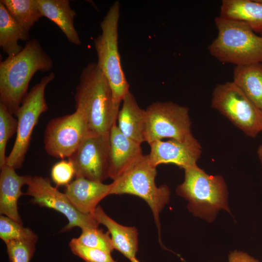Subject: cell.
Wrapping results in <instances>:
<instances>
[{
  "instance_id": "4dcf8cb0",
  "label": "cell",
  "mask_w": 262,
  "mask_h": 262,
  "mask_svg": "<svg viewBox=\"0 0 262 262\" xmlns=\"http://www.w3.org/2000/svg\"><path fill=\"white\" fill-rule=\"evenodd\" d=\"M257 153L262 167V144L258 147Z\"/></svg>"
},
{
  "instance_id": "44dd1931",
  "label": "cell",
  "mask_w": 262,
  "mask_h": 262,
  "mask_svg": "<svg viewBox=\"0 0 262 262\" xmlns=\"http://www.w3.org/2000/svg\"><path fill=\"white\" fill-rule=\"evenodd\" d=\"M233 82L262 111V63L235 66Z\"/></svg>"
},
{
  "instance_id": "5bb4252c",
  "label": "cell",
  "mask_w": 262,
  "mask_h": 262,
  "mask_svg": "<svg viewBox=\"0 0 262 262\" xmlns=\"http://www.w3.org/2000/svg\"><path fill=\"white\" fill-rule=\"evenodd\" d=\"M110 184L76 177L66 185L65 193L78 211L92 215L99 203L110 195Z\"/></svg>"
},
{
  "instance_id": "2e32d148",
  "label": "cell",
  "mask_w": 262,
  "mask_h": 262,
  "mask_svg": "<svg viewBox=\"0 0 262 262\" xmlns=\"http://www.w3.org/2000/svg\"><path fill=\"white\" fill-rule=\"evenodd\" d=\"M16 169L7 165L0 168V213L23 224L18 211V200L23 193L21 189L27 185L28 175L20 176Z\"/></svg>"
},
{
  "instance_id": "6da1fadb",
  "label": "cell",
  "mask_w": 262,
  "mask_h": 262,
  "mask_svg": "<svg viewBox=\"0 0 262 262\" xmlns=\"http://www.w3.org/2000/svg\"><path fill=\"white\" fill-rule=\"evenodd\" d=\"M76 110L84 116L92 134H109L120 103L115 101L109 82L97 62L82 69L74 95Z\"/></svg>"
},
{
  "instance_id": "5b68a950",
  "label": "cell",
  "mask_w": 262,
  "mask_h": 262,
  "mask_svg": "<svg viewBox=\"0 0 262 262\" xmlns=\"http://www.w3.org/2000/svg\"><path fill=\"white\" fill-rule=\"evenodd\" d=\"M156 167L141 155L110 184V195L129 194L144 199L150 207L160 234L159 214L167 204L170 191L166 185L158 187Z\"/></svg>"
},
{
  "instance_id": "9c48e42d",
  "label": "cell",
  "mask_w": 262,
  "mask_h": 262,
  "mask_svg": "<svg viewBox=\"0 0 262 262\" xmlns=\"http://www.w3.org/2000/svg\"><path fill=\"white\" fill-rule=\"evenodd\" d=\"M146 111L145 142L164 138L183 141L192 136L189 109L171 101L156 102Z\"/></svg>"
},
{
  "instance_id": "7402d4cb",
  "label": "cell",
  "mask_w": 262,
  "mask_h": 262,
  "mask_svg": "<svg viewBox=\"0 0 262 262\" xmlns=\"http://www.w3.org/2000/svg\"><path fill=\"white\" fill-rule=\"evenodd\" d=\"M29 38V32L12 17L0 2V47L4 52L9 57L17 55L23 49L18 41H26Z\"/></svg>"
},
{
  "instance_id": "8992f818",
  "label": "cell",
  "mask_w": 262,
  "mask_h": 262,
  "mask_svg": "<svg viewBox=\"0 0 262 262\" xmlns=\"http://www.w3.org/2000/svg\"><path fill=\"white\" fill-rule=\"evenodd\" d=\"M120 2H114L100 24L101 33L94 41L98 66L107 78L115 102L120 103L130 91L118 50Z\"/></svg>"
},
{
  "instance_id": "d6986e66",
  "label": "cell",
  "mask_w": 262,
  "mask_h": 262,
  "mask_svg": "<svg viewBox=\"0 0 262 262\" xmlns=\"http://www.w3.org/2000/svg\"><path fill=\"white\" fill-rule=\"evenodd\" d=\"M38 6L43 16L54 22L71 43L82 44L74 26L76 13L70 6L68 0H37Z\"/></svg>"
},
{
  "instance_id": "ffe728a7",
  "label": "cell",
  "mask_w": 262,
  "mask_h": 262,
  "mask_svg": "<svg viewBox=\"0 0 262 262\" xmlns=\"http://www.w3.org/2000/svg\"><path fill=\"white\" fill-rule=\"evenodd\" d=\"M220 16L247 24L255 32H262V3L258 0H223Z\"/></svg>"
},
{
  "instance_id": "e0dca14e",
  "label": "cell",
  "mask_w": 262,
  "mask_h": 262,
  "mask_svg": "<svg viewBox=\"0 0 262 262\" xmlns=\"http://www.w3.org/2000/svg\"><path fill=\"white\" fill-rule=\"evenodd\" d=\"M92 215L99 224L108 229L115 249L130 261L136 258L138 250V233L134 227H127L117 223L99 205Z\"/></svg>"
},
{
  "instance_id": "ac0fdd59",
  "label": "cell",
  "mask_w": 262,
  "mask_h": 262,
  "mask_svg": "<svg viewBox=\"0 0 262 262\" xmlns=\"http://www.w3.org/2000/svg\"><path fill=\"white\" fill-rule=\"evenodd\" d=\"M122 101L117 116V126L126 136L141 145L145 142L146 111L139 107L130 91Z\"/></svg>"
},
{
  "instance_id": "603a6c76",
  "label": "cell",
  "mask_w": 262,
  "mask_h": 262,
  "mask_svg": "<svg viewBox=\"0 0 262 262\" xmlns=\"http://www.w3.org/2000/svg\"><path fill=\"white\" fill-rule=\"evenodd\" d=\"M0 2L12 17L28 32L43 17L37 0H0Z\"/></svg>"
},
{
  "instance_id": "1f68e13d",
  "label": "cell",
  "mask_w": 262,
  "mask_h": 262,
  "mask_svg": "<svg viewBox=\"0 0 262 262\" xmlns=\"http://www.w3.org/2000/svg\"><path fill=\"white\" fill-rule=\"evenodd\" d=\"M131 262H140L136 258L131 260Z\"/></svg>"
},
{
  "instance_id": "cb8c5ba5",
  "label": "cell",
  "mask_w": 262,
  "mask_h": 262,
  "mask_svg": "<svg viewBox=\"0 0 262 262\" xmlns=\"http://www.w3.org/2000/svg\"><path fill=\"white\" fill-rule=\"evenodd\" d=\"M0 238L5 244L14 240L36 242L38 240L37 235L30 228L3 215L0 216Z\"/></svg>"
},
{
  "instance_id": "30bf717a",
  "label": "cell",
  "mask_w": 262,
  "mask_h": 262,
  "mask_svg": "<svg viewBox=\"0 0 262 262\" xmlns=\"http://www.w3.org/2000/svg\"><path fill=\"white\" fill-rule=\"evenodd\" d=\"M28 187L25 195L31 196V202L40 207L53 209L64 214L68 223L61 232L68 231L74 227L82 229L98 228L99 224L93 215L84 214L77 210L65 194L51 185L48 178L28 175Z\"/></svg>"
},
{
  "instance_id": "7a4b0ae2",
  "label": "cell",
  "mask_w": 262,
  "mask_h": 262,
  "mask_svg": "<svg viewBox=\"0 0 262 262\" xmlns=\"http://www.w3.org/2000/svg\"><path fill=\"white\" fill-rule=\"evenodd\" d=\"M52 66L51 58L37 39L27 41L18 54L0 61V103L15 115L34 74L49 71Z\"/></svg>"
},
{
  "instance_id": "277c9868",
  "label": "cell",
  "mask_w": 262,
  "mask_h": 262,
  "mask_svg": "<svg viewBox=\"0 0 262 262\" xmlns=\"http://www.w3.org/2000/svg\"><path fill=\"white\" fill-rule=\"evenodd\" d=\"M184 170V180L176 193L188 201L191 213L209 222L219 210L230 213L227 187L221 176L209 175L197 164Z\"/></svg>"
},
{
  "instance_id": "83f0119b",
  "label": "cell",
  "mask_w": 262,
  "mask_h": 262,
  "mask_svg": "<svg viewBox=\"0 0 262 262\" xmlns=\"http://www.w3.org/2000/svg\"><path fill=\"white\" fill-rule=\"evenodd\" d=\"M36 243L14 240L5 243L10 262H30L33 256Z\"/></svg>"
},
{
  "instance_id": "f546056e",
  "label": "cell",
  "mask_w": 262,
  "mask_h": 262,
  "mask_svg": "<svg viewBox=\"0 0 262 262\" xmlns=\"http://www.w3.org/2000/svg\"><path fill=\"white\" fill-rule=\"evenodd\" d=\"M229 262H260L247 253L235 250L229 253Z\"/></svg>"
},
{
  "instance_id": "484cf974",
  "label": "cell",
  "mask_w": 262,
  "mask_h": 262,
  "mask_svg": "<svg viewBox=\"0 0 262 262\" xmlns=\"http://www.w3.org/2000/svg\"><path fill=\"white\" fill-rule=\"evenodd\" d=\"M77 240L81 244L111 253L115 249L109 231L104 232L98 228H87L82 229Z\"/></svg>"
},
{
  "instance_id": "f1b7e54d",
  "label": "cell",
  "mask_w": 262,
  "mask_h": 262,
  "mask_svg": "<svg viewBox=\"0 0 262 262\" xmlns=\"http://www.w3.org/2000/svg\"><path fill=\"white\" fill-rule=\"evenodd\" d=\"M74 175V166L69 160H63L55 164L51 171L52 180L57 186L67 185Z\"/></svg>"
},
{
  "instance_id": "d4e9b609",
  "label": "cell",
  "mask_w": 262,
  "mask_h": 262,
  "mask_svg": "<svg viewBox=\"0 0 262 262\" xmlns=\"http://www.w3.org/2000/svg\"><path fill=\"white\" fill-rule=\"evenodd\" d=\"M17 120L0 103V168L6 164V148L8 140L17 131Z\"/></svg>"
},
{
  "instance_id": "ba28073f",
  "label": "cell",
  "mask_w": 262,
  "mask_h": 262,
  "mask_svg": "<svg viewBox=\"0 0 262 262\" xmlns=\"http://www.w3.org/2000/svg\"><path fill=\"white\" fill-rule=\"evenodd\" d=\"M211 107L248 136L254 138L262 131V111L233 82L216 86Z\"/></svg>"
},
{
  "instance_id": "9a60e30c",
  "label": "cell",
  "mask_w": 262,
  "mask_h": 262,
  "mask_svg": "<svg viewBox=\"0 0 262 262\" xmlns=\"http://www.w3.org/2000/svg\"><path fill=\"white\" fill-rule=\"evenodd\" d=\"M109 178L115 180L143 155L141 145L126 136L115 124L109 133Z\"/></svg>"
},
{
  "instance_id": "3957f363",
  "label": "cell",
  "mask_w": 262,
  "mask_h": 262,
  "mask_svg": "<svg viewBox=\"0 0 262 262\" xmlns=\"http://www.w3.org/2000/svg\"><path fill=\"white\" fill-rule=\"evenodd\" d=\"M214 22L218 34L208 47L212 56L235 66L262 63V35L243 22L219 16Z\"/></svg>"
},
{
  "instance_id": "4316f807",
  "label": "cell",
  "mask_w": 262,
  "mask_h": 262,
  "mask_svg": "<svg viewBox=\"0 0 262 262\" xmlns=\"http://www.w3.org/2000/svg\"><path fill=\"white\" fill-rule=\"evenodd\" d=\"M71 252L85 262H117L111 253L102 250L89 247L80 244L76 238H73L69 243Z\"/></svg>"
},
{
  "instance_id": "8fae6325",
  "label": "cell",
  "mask_w": 262,
  "mask_h": 262,
  "mask_svg": "<svg viewBox=\"0 0 262 262\" xmlns=\"http://www.w3.org/2000/svg\"><path fill=\"white\" fill-rule=\"evenodd\" d=\"M89 134H92L85 117L76 110L48 122L44 135L45 151L56 158H68Z\"/></svg>"
},
{
  "instance_id": "52a82bcc",
  "label": "cell",
  "mask_w": 262,
  "mask_h": 262,
  "mask_svg": "<svg viewBox=\"0 0 262 262\" xmlns=\"http://www.w3.org/2000/svg\"><path fill=\"white\" fill-rule=\"evenodd\" d=\"M55 78L54 72L42 78L23 98L15 115L17 130L13 148L7 157L6 164L15 169L20 168L30 147L32 134L41 115L48 106L45 97L46 86Z\"/></svg>"
},
{
  "instance_id": "4fadbf2b",
  "label": "cell",
  "mask_w": 262,
  "mask_h": 262,
  "mask_svg": "<svg viewBox=\"0 0 262 262\" xmlns=\"http://www.w3.org/2000/svg\"><path fill=\"white\" fill-rule=\"evenodd\" d=\"M149 145L150 151L147 157L155 167L160 164H173L185 169L196 164L202 153L201 145L194 136L183 141L158 140Z\"/></svg>"
},
{
  "instance_id": "7c38bea8",
  "label": "cell",
  "mask_w": 262,
  "mask_h": 262,
  "mask_svg": "<svg viewBox=\"0 0 262 262\" xmlns=\"http://www.w3.org/2000/svg\"><path fill=\"white\" fill-rule=\"evenodd\" d=\"M109 134H89L68 158L76 177L103 182L109 178Z\"/></svg>"
},
{
  "instance_id": "836d02e7",
  "label": "cell",
  "mask_w": 262,
  "mask_h": 262,
  "mask_svg": "<svg viewBox=\"0 0 262 262\" xmlns=\"http://www.w3.org/2000/svg\"><path fill=\"white\" fill-rule=\"evenodd\" d=\"M260 35L262 36V32L260 33Z\"/></svg>"
},
{
  "instance_id": "d6a6232c",
  "label": "cell",
  "mask_w": 262,
  "mask_h": 262,
  "mask_svg": "<svg viewBox=\"0 0 262 262\" xmlns=\"http://www.w3.org/2000/svg\"><path fill=\"white\" fill-rule=\"evenodd\" d=\"M260 2L262 3V0H258Z\"/></svg>"
}]
</instances>
